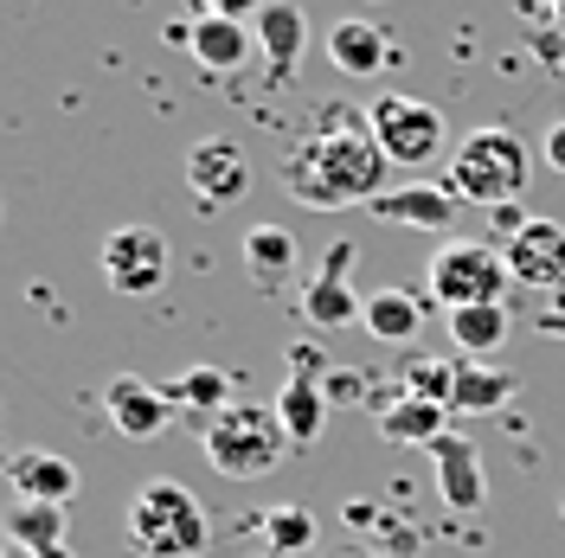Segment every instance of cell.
Segmentation results:
<instances>
[{
    "label": "cell",
    "instance_id": "6da1fadb",
    "mask_svg": "<svg viewBox=\"0 0 565 558\" xmlns=\"http://www.w3.org/2000/svg\"><path fill=\"white\" fill-rule=\"evenodd\" d=\"M386 148L373 141V122L353 109H328L316 136H302L282 154V193L296 206L341 212V206H373L386 193Z\"/></svg>",
    "mask_w": 565,
    "mask_h": 558
},
{
    "label": "cell",
    "instance_id": "7a4b0ae2",
    "mask_svg": "<svg viewBox=\"0 0 565 558\" xmlns=\"http://www.w3.org/2000/svg\"><path fill=\"white\" fill-rule=\"evenodd\" d=\"M122 533H129V552L141 558H200L212 546V521L200 507V494L174 475L141 482L129 514H122Z\"/></svg>",
    "mask_w": 565,
    "mask_h": 558
},
{
    "label": "cell",
    "instance_id": "3957f363",
    "mask_svg": "<svg viewBox=\"0 0 565 558\" xmlns=\"http://www.w3.org/2000/svg\"><path fill=\"white\" fill-rule=\"evenodd\" d=\"M533 180V148L514 129H476L462 136V148L450 154V193L462 206H482V212H501V206H521Z\"/></svg>",
    "mask_w": 565,
    "mask_h": 558
},
{
    "label": "cell",
    "instance_id": "277c9868",
    "mask_svg": "<svg viewBox=\"0 0 565 558\" xmlns=\"http://www.w3.org/2000/svg\"><path fill=\"white\" fill-rule=\"evenodd\" d=\"M200 450L218 475L250 482V475H270L289 450V430H282L277 405H225L218 418H206L200 430Z\"/></svg>",
    "mask_w": 565,
    "mask_h": 558
},
{
    "label": "cell",
    "instance_id": "5b68a950",
    "mask_svg": "<svg viewBox=\"0 0 565 558\" xmlns=\"http://www.w3.org/2000/svg\"><path fill=\"white\" fill-rule=\"evenodd\" d=\"M508 282H514V270H508L501 245H482V238H450V245H437L430 270H424V289H430V302L444 314L476 309V302H501Z\"/></svg>",
    "mask_w": 565,
    "mask_h": 558
},
{
    "label": "cell",
    "instance_id": "8992f818",
    "mask_svg": "<svg viewBox=\"0 0 565 558\" xmlns=\"http://www.w3.org/2000/svg\"><path fill=\"white\" fill-rule=\"evenodd\" d=\"M366 122H373V141L386 148V161L398 174H424L437 154H444V141H450V122H444V109L437 104H418V97H373L366 104Z\"/></svg>",
    "mask_w": 565,
    "mask_h": 558
},
{
    "label": "cell",
    "instance_id": "52a82bcc",
    "mask_svg": "<svg viewBox=\"0 0 565 558\" xmlns=\"http://www.w3.org/2000/svg\"><path fill=\"white\" fill-rule=\"evenodd\" d=\"M104 282L116 296H154L168 282V238L154 225H122L104 238Z\"/></svg>",
    "mask_w": 565,
    "mask_h": 558
},
{
    "label": "cell",
    "instance_id": "ba28073f",
    "mask_svg": "<svg viewBox=\"0 0 565 558\" xmlns=\"http://www.w3.org/2000/svg\"><path fill=\"white\" fill-rule=\"evenodd\" d=\"M348 270H353V245L334 238L328 257H321V270L302 282V321L321 328V334H341V328H353V321L366 314V302H360V289H353Z\"/></svg>",
    "mask_w": 565,
    "mask_h": 558
},
{
    "label": "cell",
    "instance_id": "9c48e42d",
    "mask_svg": "<svg viewBox=\"0 0 565 558\" xmlns=\"http://www.w3.org/2000/svg\"><path fill=\"white\" fill-rule=\"evenodd\" d=\"M174 391L154 379H141V373H116L104 385V418L116 423V437H129V443H154L168 423H174Z\"/></svg>",
    "mask_w": 565,
    "mask_h": 558
},
{
    "label": "cell",
    "instance_id": "30bf717a",
    "mask_svg": "<svg viewBox=\"0 0 565 558\" xmlns=\"http://www.w3.org/2000/svg\"><path fill=\"white\" fill-rule=\"evenodd\" d=\"M186 193H193L206 212L238 206V200L250 193V161H245V148H238V141H225V136L193 141V148H186Z\"/></svg>",
    "mask_w": 565,
    "mask_h": 558
},
{
    "label": "cell",
    "instance_id": "8fae6325",
    "mask_svg": "<svg viewBox=\"0 0 565 558\" xmlns=\"http://www.w3.org/2000/svg\"><path fill=\"white\" fill-rule=\"evenodd\" d=\"M501 257H508L514 282H527V289H553V296L565 289V225L559 218H527L521 232H508Z\"/></svg>",
    "mask_w": 565,
    "mask_h": 558
},
{
    "label": "cell",
    "instance_id": "7c38bea8",
    "mask_svg": "<svg viewBox=\"0 0 565 558\" xmlns=\"http://www.w3.org/2000/svg\"><path fill=\"white\" fill-rule=\"evenodd\" d=\"M430 462H437V494H444V507H457V514H482V501H489V475H482L476 443H469L462 430H444V437L430 443Z\"/></svg>",
    "mask_w": 565,
    "mask_h": 558
},
{
    "label": "cell",
    "instance_id": "4fadbf2b",
    "mask_svg": "<svg viewBox=\"0 0 565 558\" xmlns=\"http://www.w3.org/2000/svg\"><path fill=\"white\" fill-rule=\"evenodd\" d=\"M457 193L450 186H430V180H412V186H386L380 200H373V218H386V225H412V232H444L450 218H457Z\"/></svg>",
    "mask_w": 565,
    "mask_h": 558
},
{
    "label": "cell",
    "instance_id": "5bb4252c",
    "mask_svg": "<svg viewBox=\"0 0 565 558\" xmlns=\"http://www.w3.org/2000/svg\"><path fill=\"white\" fill-rule=\"evenodd\" d=\"M186 52L206 77H232L250 58V26L245 20H225V13H193L186 20Z\"/></svg>",
    "mask_w": 565,
    "mask_h": 558
},
{
    "label": "cell",
    "instance_id": "9a60e30c",
    "mask_svg": "<svg viewBox=\"0 0 565 558\" xmlns=\"http://www.w3.org/2000/svg\"><path fill=\"white\" fill-rule=\"evenodd\" d=\"M7 482H13L20 501L71 507V494H77V469H71L65 455H52V450H13L7 455Z\"/></svg>",
    "mask_w": 565,
    "mask_h": 558
},
{
    "label": "cell",
    "instance_id": "2e32d148",
    "mask_svg": "<svg viewBox=\"0 0 565 558\" xmlns=\"http://www.w3.org/2000/svg\"><path fill=\"white\" fill-rule=\"evenodd\" d=\"M0 533L20 546V552H33V558H71L65 546V507H52V501H13L7 507V521H0Z\"/></svg>",
    "mask_w": 565,
    "mask_h": 558
},
{
    "label": "cell",
    "instance_id": "e0dca14e",
    "mask_svg": "<svg viewBox=\"0 0 565 558\" xmlns=\"http://www.w3.org/2000/svg\"><path fill=\"white\" fill-rule=\"evenodd\" d=\"M302 39H309V20H302V7L296 0H264V13H257V52H264V65L270 77H289L296 58H302Z\"/></svg>",
    "mask_w": 565,
    "mask_h": 558
},
{
    "label": "cell",
    "instance_id": "ac0fdd59",
    "mask_svg": "<svg viewBox=\"0 0 565 558\" xmlns=\"http://www.w3.org/2000/svg\"><path fill=\"white\" fill-rule=\"evenodd\" d=\"M386 58H392V45L373 20H334L328 26V65L341 77H380Z\"/></svg>",
    "mask_w": 565,
    "mask_h": 558
},
{
    "label": "cell",
    "instance_id": "d6986e66",
    "mask_svg": "<svg viewBox=\"0 0 565 558\" xmlns=\"http://www.w3.org/2000/svg\"><path fill=\"white\" fill-rule=\"evenodd\" d=\"M360 328H366L373 341H386V347H412L424 334V296H412V289H373Z\"/></svg>",
    "mask_w": 565,
    "mask_h": 558
},
{
    "label": "cell",
    "instance_id": "ffe728a7",
    "mask_svg": "<svg viewBox=\"0 0 565 558\" xmlns=\"http://www.w3.org/2000/svg\"><path fill=\"white\" fill-rule=\"evenodd\" d=\"M277 418L289 430V450H309L321 437V423H328V391H321L316 373H289L277 391Z\"/></svg>",
    "mask_w": 565,
    "mask_h": 558
},
{
    "label": "cell",
    "instance_id": "44dd1931",
    "mask_svg": "<svg viewBox=\"0 0 565 558\" xmlns=\"http://www.w3.org/2000/svg\"><path fill=\"white\" fill-rule=\"evenodd\" d=\"M508 398H514V373L508 366H494V360H457V398H450V411L489 418Z\"/></svg>",
    "mask_w": 565,
    "mask_h": 558
},
{
    "label": "cell",
    "instance_id": "7402d4cb",
    "mask_svg": "<svg viewBox=\"0 0 565 558\" xmlns=\"http://www.w3.org/2000/svg\"><path fill=\"white\" fill-rule=\"evenodd\" d=\"M296 238L282 232V225H250L245 232V270L257 289H282V282L296 277Z\"/></svg>",
    "mask_w": 565,
    "mask_h": 558
},
{
    "label": "cell",
    "instance_id": "603a6c76",
    "mask_svg": "<svg viewBox=\"0 0 565 558\" xmlns=\"http://www.w3.org/2000/svg\"><path fill=\"white\" fill-rule=\"evenodd\" d=\"M444 430H450V405H430V398H412V391L380 411V437L386 443H424L430 450Z\"/></svg>",
    "mask_w": 565,
    "mask_h": 558
},
{
    "label": "cell",
    "instance_id": "cb8c5ba5",
    "mask_svg": "<svg viewBox=\"0 0 565 558\" xmlns=\"http://www.w3.org/2000/svg\"><path fill=\"white\" fill-rule=\"evenodd\" d=\"M514 334V321L501 302H476V309H450V341H457L462 360H489L501 341Z\"/></svg>",
    "mask_w": 565,
    "mask_h": 558
},
{
    "label": "cell",
    "instance_id": "d4e9b609",
    "mask_svg": "<svg viewBox=\"0 0 565 558\" xmlns=\"http://www.w3.org/2000/svg\"><path fill=\"white\" fill-rule=\"evenodd\" d=\"M264 546H270V558H309L316 552V514H309V507H296V501H282V507H270V514H264Z\"/></svg>",
    "mask_w": 565,
    "mask_h": 558
},
{
    "label": "cell",
    "instance_id": "484cf974",
    "mask_svg": "<svg viewBox=\"0 0 565 558\" xmlns=\"http://www.w3.org/2000/svg\"><path fill=\"white\" fill-rule=\"evenodd\" d=\"M168 391H174L180 411H206V418H218L225 405H238L232 398V373H218V366H186Z\"/></svg>",
    "mask_w": 565,
    "mask_h": 558
},
{
    "label": "cell",
    "instance_id": "4316f807",
    "mask_svg": "<svg viewBox=\"0 0 565 558\" xmlns=\"http://www.w3.org/2000/svg\"><path fill=\"white\" fill-rule=\"evenodd\" d=\"M405 391L430 398V405H450L457 398V360H412L405 366Z\"/></svg>",
    "mask_w": 565,
    "mask_h": 558
},
{
    "label": "cell",
    "instance_id": "83f0119b",
    "mask_svg": "<svg viewBox=\"0 0 565 558\" xmlns=\"http://www.w3.org/2000/svg\"><path fill=\"white\" fill-rule=\"evenodd\" d=\"M321 391H328V405H353V398L366 391V379L348 373V366H334V373H321Z\"/></svg>",
    "mask_w": 565,
    "mask_h": 558
},
{
    "label": "cell",
    "instance_id": "f1b7e54d",
    "mask_svg": "<svg viewBox=\"0 0 565 558\" xmlns=\"http://www.w3.org/2000/svg\"><path fill=\"white\" fill-rule=\"evenodd\" d=\"M540 154H546V168H553V174H565V116H553V122H546Z\"/></svg>",
    "mask_w": 565,
    "mask_h": 558
},
{
    "label": "cell",
    "instance_id": "f546056e",
    "mask_svg": "<svg viewBox=\"0 0 565 558\" xmlns=\"http://www.w3.org/2000/svg\"><path fill=\"white\" fill-rule=\"evenodd\" d=\"M316 558H373L366 546H328V552H316Z\"/></svg>",
    "mask_w": 565,
    "mask_h": 558
},
{
    "label": "cell",
    "instance_id": "4dcf8cb0",
    "mask_svg": "<svg viewBox=\"0 0 565 558\" xmlns=\"http://www.w3.org/2000/svg\"><path fill=\"white\" fill-rule=\"evenodd\" d=\"M540 334H553V341H565V314H546V321H540Z\"/></svg>",
    "mask_w": 565,
    "mask_h": 558
},
{
    "label": "cell",
    "instance_id": "1f68e13d",
    "mask_svg": "<svg viewBox=\"0 0 565 558\" xmlns=\"http://www.w3.org/2000/svg\"><path fill=\"white\" fill-rule=\"evenodd\" d=\"M546 20H553V26L565 33V0H546Z\"/></svg>",
    "mask_w": 565,
    "mask_h": 558
},
{
    "label": "cell",
    "instance_id": "d6a6232c",
    "mask_svg": "<svg viewBox=\"0 0 565 558\" xmlns=\"http://www.w3.org/2000/svg\"><path fill=\"white\" fill-rule=\"evenodd\" d=\"M200 13H212V0H200Z\"/></svg>",
    "mask_w": 565,
    "mask_h": 558
},
{
    "label": "cell",
    "instance_id": "836d02e7",
    "mask_svg": "<svg viewBox=\"0 0 565 558\" xmlns=\"http://www.w3.org/2000/svg\"><path fill=\"white\" fill-rule=\"evenodd\" d=\"M527 7H546V0H527Z\"/></svg>",
    "mask_w": 565,
    "mask_h": 558
},
{
    "label": "cell",
    "instance_id": "e575fe53",
    "mask_svg": "<svg viewBox=\"0 0 565 558\" xmlns=\"http://www.w3.org/2000/svg\"><path fill=\"white\" fill-rule=\"evenodd\" d=\"M559 521H565V501H559Z\"/></svg>",
    "mask_w": 565,
    "mask_h": 558
}]
</instances>
